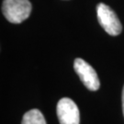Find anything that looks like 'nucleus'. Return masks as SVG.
<instances>
[{
	"label": "nucleus",
	"mask_w": 124,
	"mask_h": 124,
	"mask_svg": "<svg viewBox=\"0 0 124 124\" xmlns=\"http://www.w3.org/2000/svg\"><path fill=\"white\" fill-rule=\"evenodd\" d=\"M31 2L29 0H4L2 12L5 18L13 24H19L26 20L31 13Z\"/></svg>",
	"instance_id": "1"
},
{
	"label": "nucleus",
	"mask_w": 124,
	"mask_h": 124,
	"mask_svg": "<svg viewBox=\"0 0 124 124\" xmlns=\"http://www.w3.org/2000/svg\"><path fill=\"white\" fill-rule=\"evenodd\" d=\"M97 14L98 22L107 33L111 36L120 34L122 26L114 10L104 3H99L97 7Z\"/></svg>",
	"instance_id": "2"
},
{
	"label": "nucleus",
	"mask_w": 124,
	"mask_h": 124,
	"mask_svg": "<svg viewBox=\"0 0 124 124\" xmlns=\"http://www.w3.org/2000/svg\"><path fill=\"white\" fill-rule=\"evenodd\" d=\"M74 69L78 75L80 80L88 90L97 91L100 86L98 76L93 67L85 60L77 58L74 62Z\"/></svg>",
	"instance_id": "3"
},
{
	"label": "nucleus",
	"mask_w": 124,
	"mask_h": 124,
	"mask_svg": "<svg viewBox=\"0 0 124 124\" xmlns=\"http://www.w3.org/2000/svg\"><path fill=\"white\" fill-rule=\"evenodd\" d=\"M56 111L60 124H79V109L71 98H61L57 104Z\"/></svg>",
	"instance_id": "4"
},
{
	"label": "nucleus",
	"mask_w": 124,
	"mask_h": 124,
	"mask_svg": "<svg viewBox=\"0 0 124 124\" xmlns=\"http://www.w3.org/2000/svg\"><path fill=\"white\" fill-rule=\"evenodd\" d=\"M21 124H46V120L42 113L35 108L24 114Z\"/></svg>",
	"instance_id": "5"
},
{
	"label": "nucleus",
	"mask_w": 124,
	"mask_h": 124,
	"mask_svg": "<svg viewBox=\"0 0 124 124\" xmlns=\"http://www.w3.org/2000/svg\"><path fill=\"white\" fill-rule=\"evenodd\" d=\"M122 110H123V116H124V86L122 90Z\"/></svg>",
	"instance_id": "6"
}]
</instances>
